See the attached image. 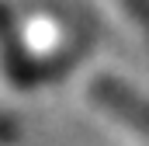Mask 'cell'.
<instances>
[{
    "label": "cell",
    "mask_w": 149,
    "mask_h": 146,
    "mask_svg": "<svg viewBox=\"0 0 149 146\" xmlns=\"http://www.w3.org/2000/svg\"><path fill=\"white\" fill-rule=\"evenodd\" d=\"M87 94L101 111H108L114 122H121L125 129H132L139 139L149 143V98L146 94H139L132 84L118 80L111 73L94 77L87 84Z\"/></svg>",
    "instance_id": "1"
},
{
    "label": "cell",
    "mask_w": 149,
    "mask_h": 146,
    "mask_svg": "<svg viewBox=\"0 0 149 146\" xmlns=\"http://www.w3.org/2000/svg\"><path fill=\"white\" fill-rule=\"evenodd\" d=\"M118 4H121L125 18L132 21V28L149 42V0H118Z\"/></svg>",
    "instance_id": "2"
}]
</instances>
